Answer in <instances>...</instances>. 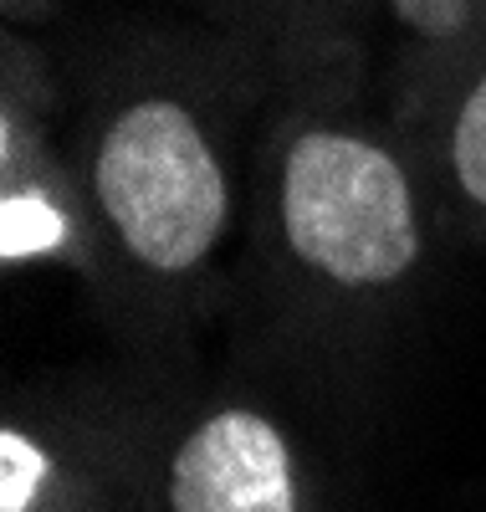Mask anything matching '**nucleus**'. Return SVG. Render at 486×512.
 Returning a JSON list of instances; mask_svg holds the SVG:
<instances>
[{
  "mask_svg": "<svg viewBox=\"0 0 486 512\" xmlns=\"http://www.w3.org/2000/svg\"><path fill=\"white\" fill-rule=\"evenodd\" d=\"M297 47L215 21H113L62 57L67 139L123 292L118 333L149 359L231 303L256 128Z\"/></svg>",
  "mask_w": 486,
  "mask_h": 512,
  "instance_id": "f257e3e1",
  "label": "nucleus"
},
{
  "mask_svg": "<svg viewBox=\"0 0 486 512\" xmlns=\"http://www.w3.org/2000/svg\"><path fill=\"white\" fill-rule=\"evenodd\" d=\"M154 395L98 384L16 390L0 425V512H149Z\"/></svg>",
  "mask_w": 486,
  "mask_h": 512,
  "instance_id": "20e7f679",
  "label": "nucleus"
},
{
  "mask_svg": "<svg viewBox=\"0 0 486 512\" xmlns=\"http://www.w3.org/2000/svg\"><path fill=\"white\" fill-rule=\"evenodd\" d=\"M0 262L6 272L62 267L113 328L123 323L118 272L67 139L62 57L16 26L0 36Z\"/></svg>",
  "mask_w": 486,
  "mask_h": 512,
  "instance_id": "7ed1b4c3",
  "label": "nucleus"
},
{
  "mask_svg": "<svg viewBox=\"0 0 486 512\" xmlns=\"http://www.w3.org/2000/svg\"><path fill=\"white\" fill-rule=\"evenodd\" d=\"M389 118L420 164L440 236L486 246V47L394 98Z\"/></svg>",
  "mask_w": 486,
  "mask_h": 512,
  "instance_id": "423d86ee",
  "label": "nucleus"
},
{
  "mask_svg": "<svg viewBox=\"0 0 486 512\" xmlns=\"http://www.w3.org/2000/svg\"><path fill=\"white\" fill-rule=\"evenodd\" d=\"M215 26H241V31H277V36H307V31H338L353 26V6L369 0H185Z\"/></svg>",
  "mask_w": 486,
  "mask_h": 512,
  "instance_id": "0eeeda50",
  "label": "nucleus"
},
{
  "mask_svg": "<svg viewBox=\"0 0 486 512\" xmlns=\"http://www.w3.org/2000/svg\"><path fill=\"white\" fill-rule=\"evenodd\" d=\"M364 77V31L302 36L251 149L236 282L313 349H359L400 318L440 241L420 164Z\"/></svg>",
  "mask_w": 486,
  "mask_h": 512,
  "instance_id": "f03ea898",
  "label": "nucleus"
},
{
  "mask_svg": "<svg viewBox=\"0 0 486 512\" xmlns=\"http://www.w3.org/2000/svg\"><path fill=\"white\" fill-rule=\"evenodd\" d=\"M149 512H323V482L282 410L226 390L154 410Z\"/></svg>",
  "mask_w": 486,
  "mask_h": 512,
  "instance_id": "39448f33",
  "label": "nucleus"
},
{
  "mask_svg": "<svg viewBox=\"0 0 486 512\" xmlns=\"http://www.w3.org/2000/svg\"><path fill=\"white\" fill-rule=\"evenodd\" d=\"M6 6V26H16V31H36V26H47L52 16H57V0H0Z\"/></svg>",
  "mask_w": 486,
  "mask_h": 512,
  "instance_id": "6e6552de",
  "label": "nucleus"
}]
</instances>
